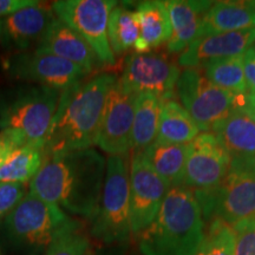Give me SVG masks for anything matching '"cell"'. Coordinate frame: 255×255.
<instances>
[{"label": "cell", "instance_id": "6da1fadb", "mask_svg": "<svg viewBox=\"0 0 255 255\" xmlns=\"http://www.w3.org/2000/svg\"><path fill=\"white\" fill-rule=\"evenodd\" d=\"M107 161L95 149L45 158L30 193L70 214L91 220L100 205Z\"/></svg>", "mask_w": 255, "mask_h": 255}, {"label": "cell", "instance_id": "7a4b0ae2", "mask_svg": "<svg viewBox=\"0 0 255 255\" xmlns=\"http://www.w3.org/2000/svg\"><path fill=\"white\" fill-rule=\"evenodd\" d=\"M117 77L101 73L62 91L58 108L44 138L45 158L91 149L97 144L108 94Z\"/></svg>", "mask_w": 255, "mask_h": 255}, {"label": "cell", "instance_id": "3957f363", "mask_svg": "<svg viewBox=\"0 0 255 255\" xmlns=\"http://www.w3.org/2000/svg\"><path fill=\"white\" fill-rule=\"evenodd\" d=\"M138 238L142 255H195L205 238V220L194 191L169 188L154 221Z\"/></svg>", "mask_w": 255, "mask_h": 255}, {"label": "cell", "instance_id": "277c9868", "mask_svg": "<svg viewBox=\"0 0 255 255\" xmlns=\"http://www.w3.org/2000/svg\"><path fill=\"white\" fill-rule=\"evenodd\" d=\"M81 227L62 208L28 193L4 220L5 233L15 250L27 255L46 253L53 241Z\"/></svg>", "mask_w": 255, "mask_h": 255}, {"label": "cell", "instance_id": "5b68a950", "mask_svg": "<svg viewBox=\"0 0 255 255\" xmlns=\"http://www.w3.org/2000/svg\"><path fill=\"white\" fill-rule=\"evenodd\" d=\"M62 91L27 84L0 92V129L20 133L27 142H44Z\"/></svg>", "mask_w": 255, "mask_h": 255}, {"label": "cell", "instance_id": "8992f818", "mask_svg": "<svg viewBox=\"0 0 255 255\" xmlns=\"http://www.w3.org/2000/svg\"><path fill=\"white\" fill-rule=\"evenodd\" d=\"M90 234L104 246L130 241V169L128 155L109 156L100 205Z\"/></svg>", "mask_w": 255, "mask_h": 255}, {"label": "cell", "instance_id": "52a82bcc", "mask_svg": "<svg viewBox=\"0 0 255 255\" xmlns=\"http://www.w3.org/2000/svg\"><path fill=\"white\" fill-rule=\"evenodd\" d=\"M207 221L229 226L255 216V157H232L228 173L212 190L194 191Z\"/></svg>", "mask_w": 255, "mask_h": 255}, {"label": "cell", "instance_id": "ba28073f", "mask_svg": "<svg viewBox=\"0 0 255 255\" xmlns=\"http://www.w3.org/2000/svg\"><path fill=\"white\" fill-rule=\"evenodd\" d=\"M176 90L182 107L205 132L213 131L239 101V96L219 88L200 69L184 70L178 77Z\"/></svg>", "mask_w": 255, "mask_h": 255}, {"label": "cell", "instance_id": "9c48e42d", "mask_svg": "<svg viewBox=\"0 0 255 255\" xmlns=\"http://www.w3.org/2000/svg\"><path fill=\"white\" fill-rule=\"evenodd\" d=\"M117 4L113 0H58L52 2L51 7L57 19L91 46L102 65L113 66L115 55L108 38V24Z\"/></svg>", "mask_w": 255, "mask_h": 255}, {"label": "cell", "instance_id": "30bf717a", "mask_svg": "<svg viewBox=\"0 0 255 255\" xmlns=\"http://www.w3.org/2000/svg\"><path fill=\"white\" fill-rule=\"evenodd\" d=\"M2 64L12 78L60 91L84 81L89 75L81 66L41 49L13 52Z\"/></svg>", "mask_w": 255, "mask_h": 255}, {"label": "cell", "instance_id": "8fae6325", "mask_svg": "<svg viewBox=\"0 0 255 255\" xmlns=\"http://www.w3.org/2000/svg\"><path fill=\"white\" fill-rule=\"evenodd\" d=\"M181 72L177 64L164 53H132L124 63L122 84L133 94H151L161 101L174 98Z\"/></svg>", "mask_w": 255, "mask_h": 255}, {"label": "cell", "instance_id": "7c38bea8", "mask_svg": "<svg viewBox=\"0 0 255 255\" xmlns=\"http://www.w3.org/2000/svg\"><path fill=\"white\" fill-rule=\"evenodd\" d=\"M170 186L151 168L142 152L130 162V227L138 235L157 215Z\"/></svg>", "mask_w": 255, "mask_h": 255}, {"label": "cell", "instance_id": "4fadbf2b", "mask_svg": "<svg viewBox=\"0 0 255 255\" xmlns=\"http://www.w3.org/2000/svg\"><path fill=\"white\" fill-rule=\"evenodd\" d=\"M232 156L213 132L199 133L187 144L183 184L193 191L212 190L228 173Z\"/></svg>", "mask_w": 255, "mask_h": 255}, {"label": "cell", "instance_id": "5bb4252c", "mask_svg": "<svg viewBox=\"0 0 255 255\" xmlns=\"http://www.w3.org/2000/svg\"><path fill=\"white\" fill-rule=\"evenodd\" d=\"M136 96L119 78L108 94L97 145L110 156L128 155L131 150Z\"/></svg>", "mask_w": 255, "mask_h": 255}, {"label": "cell", "instance_id": "9a60e30c", "mask_svg": "<svg viewBox=\"0 0 255 255\" xmlns=\"http://www.w3.org/2000/svg\"><path fill=\"white\" fill-rule=\"evenodd\" d=\"M56 19L52 7L39 1L19 9L0 19V45L14 52L37 49Z\"/></svg>", "mask_w": 255, "mask_h": 255}, {"label": "cell", "instance_id": "2e32d148", "mask_svg": "<svg viewBox=\"0 0 255 255\" xmlns=\"http://www.w3.org/2000/svg\"><path fill=\"white\" fill-rule=\"evenodd\" d=\"M255 44V27L197 38L178 57V65L195 69L210 60L244 55Z\"/></svg>", "mask_w": 255, "mask_h": 255}, {"label": "cell", "instance_id": "e0dca14e", "mask_svg": "<svg viewBox=\"0 0 255 255\" xmlns=\"http://www.w3.org/2000/svg\"><path fill=\"white\" fill-rule=\"evenodd\" d=\"M246 96L212 131L232 157H255V117L245 105Z\"/></svg>", "mask_w": 255, "mask_h": 255}, {"label": "cell", "instance_id": "ac0fdd59", "mask_svg": "<svg viewBox=\"0 0 255 255\" xmlns=\"http://www.w3.org/2000/svg\"><path fill=\"white\" fill-rule=\"evenodd\" d=\"M164 4L171 25L167 50L170 53L183 52L195 40L201 21L213 2L207 0H168Z\"/></svg>", "mask_w": 255, "mask_h": 255}, {"label": "cell", "instance_id": "d6986e66", "mask_svg": "<svg viewBox=\"0 0 255 255\" xmlns=\"http://www.w3.org/2000/svg\"><path fill=\"white\" fill-rule=\"evenodd\" d=\"M37 49L60 57L84 69L89 75L102 65L95 51L83 38L72 28L64 24L59 19L53 21L46 36Z\"/></svg>", "mask_w": 255, "mask_h": 255}, {"label": "cell", "instance_id": "ffe728a7", "mask_svg": "<svg viewBox=\"0 0 255 255\" xmlns=\"http://www.w3.org/2000/svg\"><path fill=\"white\" fill-rule=\"evenodd\" d=\"M255 27V1L213 2L201 21L197 38Z\"/></svg>", "mask_w": 255, "mask_h": 255}, {"label": "cell", "instance_id": "44dd1931", "mask_svg": "<svg viewBox=\"0 0 255 255\" xmlns=\"http://www.w3.org/2000/svg\"><path fill=\"white\" fill-rule=\"evenodd\" d=\"M136 14L139 36L133 47L137 53L151 52V50L168 43L171 36V25L164 1L151 0L139 2Z\"/></svg>", "mask_w": 255, "mask_h": 255}, {"label": "cell", "instance_id": "7402d4cb", "mask_svg": "<svg viewBox=\"0 0 255 255\" xmlns=\"http://www.w3.org/2000/svg\"><path fill=\"white\" fill-rule=\"evenodd\" d=\"M200 129L188 111L174 98L161 101L157 141L173 144H189Z\"/></svg>", "mask_w": 255, "mask_h": 255}, {"label": "cell", "instance_id": "603a6c76", "mask_svg": "<svg viewBox=\"0 0 255 255\" xmlns=\"http://www.w3.org/2000/svg\"><path fill=\"white\" fill-rule=\"evenodd\" d=\"M142 154L169 186L183 184L187 144H173L156 139Z\"/></svg>", "mask_w": 255, "mask_h": 255}, {"label": "cell", "instance_id": "cb8c5ba5", "mask_svg": "<svg viewBox=\"0 0 255 255\" xmlns=\"http://www.w3.org/2000/svg\"><path fill=\"white\" fill-rule=\"evenodd\" d=\"M161 100L151 94L136 96L132 124L131 150L143 152L157 138Z\"/></svg>", "mask_w": 255, "mask_h": 255}, {"label": "cell", "instance_id": "d4e9b609", "mask_svg": "<svg viewBox=\"0 0 255 255\" xmlns=\"http://www.w3.org/2000/svg\"><path fill=\"white\" fill-rule=\"evenodd\" d=\"M44 161V142H27L12 152L0 168V182L30 184Z\"/></svg>", "mask_w": 255, "mask_h": 255}, {"label": "cell", "instance_id": "484cf974", "mask_svg": "<svg viewBox=\"0 0 255 255\" xmlns=\"http://www.w3.org/2000/svg\"><path fill=\"white\" fill-rule=\"evenodd\" d=\"M202 68L206 77L219 88L237 96L248 94L242 55L210 60Z\"/></svg>", "mask_w": 255, "mask_h": 255}, {"label": "cell", "instance_id": "4316f807", "mask_svg": "<svg viewBox=\"0 0 255 255\" xmlns=\"http://www.w3.org/2000/svg\"><path fill=\"white\" fill-rule=\"evenodd\" d=\"M139 36V24L136 11L117 5L111 11L108 24V38L114 55H122L135 46Z\"/></svg>", "mask_w": 255, "mask_h": 255}, {"label": "cell", "instance_id": "83f0119b", "mask_svg": "<svg viewBox=\"0 0 255 255\" xmlns=\"http://www.w3.org/2000/svg\"><path fill=\"white\" fill-rule=\"evenodd\" d=\"M234 246L235 233L232 226L213 219L195 255H234Z\"/></svg>", "mask_w": 255, "mask_h": 255}, {"label": "cell", "instance_id": "f1b7e54d", "mask_svg": "<svg viewBox=\"0 0 255 255\" xmlns=\"http://www.w3.org/2000/svg\"><path fill=\"white\" fill-rule=\"evenodd\" d=\"M79 228H73L64 232L51 244L45 255H84L91 242L84 233L79 232Z\"/></svg>", "mask_w": 255, "mask_h": 255}, {"label": "cell", "instance_id": "f546056e", "mask_svg": "<svg viewBox=\"0 0 255 255\" xmlns=\"http://www.w3.org/2000/svg\"><path fill=\"white\" fill-rule=\"evenodd\" d=\"M232 227L235 233L234 255H255V216Z\"/></svg>", "mask_w": 255, "mask_h": 255}, {"label": "cell", "instance_id": "4dcf8cb0", "mask_svg": "<svg viewBox=\"0 0 255 255\" xmlns=\"http://www.w3.org/2000/svg\"><path fill=\"white\" fill-rule=\"evenodd\" d=\"M27 183L0 182V220L9 213L26 196Z\"/></svg>", "mask_w": 255, "mask_h": 255}, {"label": "cell", "instance_id": "1f68e13d", "mask_svg": "<svg viewBox=\"0 0 255 255\" xmlns=\"http://www.w3.org/2000/svg\"><path fill=\"white\" fill-rule=\"evenodd\" d=\"M27 141L20 133L11 131V130H1L0 131V168L4 165L12 152L26 144Z\"/></svg>", "mask_w": 255, "mask_h": 255}, {"label": "cell", "instance_id": "d6a6232c", "mask_svg": "<svg viewBox=\"0 0 255 255\" xmlns=\"http://www.w3.org/2000/svg\"><path fill=\"white\" fill-rule=\"evenodd\" d=\"M242 65L248 94H255V45L242 55Z\"/></svg>", "mask_w": 255, "mask_h": 255}, {"label": "cell", "instance_id": "836d02e7", "mask_svg": "<svg viewBox=\"0 0 255 255\" xmlns=\"http://www.w3.org/2000/svg\"><path fill=\"white\" fill-rule=\"evenodd\" d=\"M36 2V0H0V19Z\"/></svg>", "mask_w": 255, "mask_h": 255}, {"label": "cell", "instance_id": "e575fe53", "mask_svg": "<svg viewBox=\"0 0 255 255\" xmlns=\"http://www.w3.org/2000/svg\"><path fill=\"white\" fill-rule=\"evenodd\" d=\"M98 255H138L131 248L130 241L122 242V244L109 245L98 248Z\"/></svg>", "mask_w": 255, "mask_h": 255}, {"label": "cell", "instance_id": "d590c367", "mask_svg": "<svg viewBox=\"0 0 255 255\" xmlns=\"http://www.w3.org/2000/svg\"><path fill=\"white\" fill-rule=\"evenodd\" d=\"M245 105H246L247 110L255 117V94H247Z\"/></svg>", "mask_w": 255, "mask_h": 255}, {"label": "cell", "instance_id": "8d00e7d4", "mask_svg": "<svg viewBox=\"0 0 255 255\" xmlns=\"http://www.w3.org/2000/svg\"><path fill=\"white\" fill-rule=\"evenodd\" d=\"M98 248L100 247H94L91 245V247L89 248L87 252H85L84 255H98Z\"/></svg>", "mask_w": 255, "mask_h": 255}]
</instances>
